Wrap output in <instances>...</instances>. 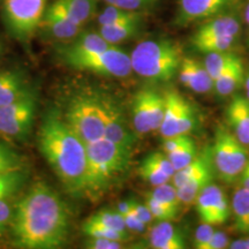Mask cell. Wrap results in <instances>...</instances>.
<instances>
[{
  "label": "cell",
  "instance_id": "obj_1",
  "mask_svg": "<svg viewBox=\"0 0 249 249\" xmlns=\"http://www.w3.org/2000/svg\"><path fill=\"white\" fill-rule=\"evenodd\" d=\"M15 246L27 249H54L66 244L70 213L57 193L44 182L30 187L12 214Z\"/></svg>",
  "mask_w": 249,
  "mask_h": 249
},
{
  "label": "cell",
  "instance_id": "obj_2",
  "mask_svg": "<svg viewBox=\"0 0 249 249\" xmlns=\"http://www.w3.org/2000/svg\"><path fill=\"white\" fill-rule=\"evenodd\" d=\"M38 147L68 192L74 195L86 193L87 145L57 110L45 114Z\"/></svg>",
  "mask_w": 249,
  "mask_h": 249
},
{
  "label": "cell",
  "instance_id": "obj_3",
  "mask_svg": "<svg viewBox=\"0 0 249 249\" xmlns=\"http://www.w3.org/2000/svg\"><path fill=\"white\" fill-rule=\"evenodd\" d=\"M86 193L107 192L129 170L132 149L102 138L87 143Z\"/></svg>",
  "mask_w": 249,
  "mask_h": 249
},
{
  "label": "cell",
  "instance_id": "obj_4",
  "mask_svg": "<svg viewBox=\"0 0 249 249\" xmlns=\"http://www.w3.org/2000/svg\"><path fill=\"white\" fill-rule=\"evenodd\" d=\"M183 59L178 43L167 38L143 40L130 54L132 70L154 82H169L179 73Z\"/></svg>",
  "mask_w": 249,
  "mask_h": 249
},
{
  "label": "cell",
  "instance_id": "obj_5",
  "mask_svg": "<svg viewBox=\"0 0 249 249\" xmlns=\"http://www.w3.org/2000/svg\"><path fill=\"white\" fill-rule=\"evenodd\" d=\"M211 154L218 177L227 183L235 181L241 176L249 160L247 145L242 144L225 126L217 128Z\"/></svg>",
  "mask_w": 249,
  "mask_h": 249
},
{
  "label": "cell",
  "instance_id": "obj_6",
  "mask_svg": "<svg viewBox=\"0 0 249 249\" xmlns=\"http://www.w3.org/2000/svg\"><path fill=\"white\" fill-rule=\"evenodd\" d=\"M64 118L86 144L104 138V113L98 97L73 98Z\"/></svg>",
  "mask_w": 249,
  "mask_h": 249
},
{
  "label": "cell",
  "instance_id": "obj_7",
  "mask_svg": "<svg viewBox=\"0 0 249 249\" xmlns=\"http://www.w3.org/2000/svg\"><path fill=\"white\" fill-rule=\"evenodd\" d=\"M61 60L71 68L91 71L99 75L124 77L132 73L130 55L112 45L107 50L80 55H60Z\"/></svg>",
  "mask_w": 249,
  "mask_h": 249
},
{
  "label": "cell",
  "instance_id": "obj_8",
  "mask_svg": "<svg viewBox=\"0 0 249 249\" xmlns=\"http://www.w3.org/2000/svg\"><path fill=\"white\" fill-rule=\"evenodd\" d=\"M48 0H2V15L11 35L28 40L42 22Z\"/></svg>",
  "mask_w": 249,
  "mask_h": 249
},
{
  "label": "cell",
  "instance_id": "obj_9",
  "mask_svg": "<svg viewBox=\"0 0 249 249\" xmlns=\"http://www.w3.org/2000/svg\"><path fill=\"white\" fill-rule=\"evenodd\" d=\"M36 110L37 102L34 93L0 107V136L13 140L27 138L33 127Z\"/></svg>",
  "mask_w": 249,
  "mask_h": 249
},
{
  "label": "cell",
  "instance_id": "obj_10",
  "mask_svg": "<svg viewBox=\"0 0 249 249\" xmlns=\"http://www.w3.org/2000/svg\"><path fill=\"white\" fill-rule=\"evenodd\" d=\"M165 97L154 90H141L133 102V127L139 134L160 130L164 116Z\"/></svg>",
  "mask_w": 249,
  "mask_h": 249
},
{
  "label": "cell",
  "instance_id": "obj_11",
  "mask_svg": "<svg viewBox=\"0 0 249 249\" xmlns=\"http://www.w3.org/2000/svg\"><path fill=\"white\" fill-rule=\"evenodd\" d=\"M201 223L213 226L226 223L230 216L229 202L220 187L209 183L202 189L195 201Z\"/></svg>",
  "mask_w": 249,
  "mask_h": 249
},
{
  "label": "cell",
  "instance_id": "obj_12",
  "mask_svg": "<svg viewBox=\"0 0 249 249\" xmlns=\"http://www.w3.org/2000/svg\"><path fill=\"white\" fill-rule=\"evenodd\" d=\"M236 0H179L176 24H188L220 15L231 8Z\"/></svg>",
  "mask_w": 249,
  "mask_h": 249
},
{
  "label": "cell",
  "instance_id": "obj_13",
  "mask_svg": "<svg viewBox=\"0 0 249 249\" xmlns=\"http://www.w3.org/2000/svg\"><path fill=\"white\" fill-rule=\"evenodd\" d=\"M39 28L58 40H74L82 29V27L71 18L60 0H54L46 9Z\"/></svg>",
  "mask_w": 249,
  "mask_h": 249
},
{
  "label": "cell",
  "instance_id": "obj_14",
  "mask_svg": "<svg viewBox=\"0 0 249 249\" xmlns=\"http://www.w3.org/2000/svg\"><path fill=\"white\" fill-rule=\"evenodd\" d=\"M98 99L104 113V138L132 149L135 144V135L119 107L107 97H98Z\"/></svg>",
  "mask_w": 249,
  "mask_h": 249
},
{
  "label": "cell",
  "instance_id": "obj_15",
  "mask_svg": "<svg viewBox=\"0 0 249 249\" xmlns=\"http://www.w3.org/2000/svg\"><path fill=\"white\" fill-rule=\"evenodd\" d=\"M179 79L186 88L197 93H207L213 90V80L204 64L193 58L183 57L179 68Z\"/></svg>",
  "mask_w": 249,
  "mask_h": 249
},
{
  "label": "cell",
  "instance_id": "obj_16",
  "mask_svg": "<svg viewBox=\"0 0 249 249\" xmlns=\"http://www.w3.org/2000/svg\"><path fill=\"white\" fill-rule=\"evenodd\" d=\"M241 31V26L239 20L232 15H217L210 21L202 24L196 30L195 35L191 40H198L213 37L224 36H239Z\"/></svg>",
  "mask_w": 249,
  "mask_h": 249
},
{
  "label": "cell",
  "instance_id": "obj_17",
  "mask_svg": "<svg viewBox=\"0 0 249 249\" xmlns=\"http://www.w3.org/2000/svg\"><path fill=\"white\" fill-rule=\"evenodd\" d=\"M227 120L239 141L249 147V101L247 97L235 96L232 99L227 108Z\"/></svg>",
  "mask_w": 249,
  "mask_h": 249
},
{
  "label": "cell",
  "instance_id": "obj_18",
  "mask_svg": "<svg viewBox=\"0 0 249 249\" xmlns=\"http://www.w3.org/2000/svg\"><path fill=\"white\" fill-rule=\"evenodd\" d=\"M30 91L27 81L18 71H0V107L20 101Z\"/></svg>",
  "mask_w": 249,
  "mask_h": 249
},
{
  "label": "cell",
  "instance_id": "obj_19",
  "mask_svg": "<svg viewBox=\"0 0 249 249\" xmlns=\"http://www.w3.org/2000/svg\"><path fill=\"white\" fill-rule=\"evenodd\" d=\"M164 97L165 108L163 120H161L160 127V133L161 138L167 139L179 134V118L185 98L178 91H174V90L165 92Z\"/></svg>",
  "mask_w": 249,
  "mask_h": 249
},
{
  "label": "cell",
  "instance_id": "obj_20",
  "mask_svg": "<svg viewBox=\"0 0 249 249\" xmlns=\"http://www.w3.org/2000/svg\"><path fill=\"white\" fill-rule=\"evenodd\" d=\"M150 245L156 249H183L186 248V240L171 222L163 220L151 229Z\"/></svg>",
  "mask_w": 249,
  "mask_h": 249
},
{
  "label": "cell",
  "instance_id": "obj_21",
  "mask_svg": "<svg viewBox=\"0 0 249 249\" xmlns=\"http://www.w3.org/2000/svg\"><path fill=\"white\" fill-rule=\"evenodd\" d=\"M245 82V68L242 59L239 57L214 80L213 89L220 97L232 95Z\"/></svg>",
  "mask_w": 249,
  "mask_h": 249
},
{
  "label": "cell",
  "instance_id": "obj_22",
  "mask_svg": "<svg viewBox=\"0 0 249 249\" xmlns=\"http://www.w3.org/2000/svg\"><path fill=\"white\" fill-rule=\"evenodd\" d=\"M112 46L99 33H81L71 44L59 50L60 55H80L99 52Z\"/></svg>",
  "mask_w": 249,
  "mask_h": 249
},
{
  "label": "cell",
  "instance_id": "obj_23",
  "mask_svg": "<svg viewBox=\"0 0 249 249\" xmlns=\"http://www.w3.org/2000/svg\"><path fill=\"white\" fill-rule=\"evenodd\" d=\"M141 24L142 15H140V17L130 18V20L124 21V22L110 24V26H101L98 33L107 43H110L111 45H116L118 43L124 42V40L138 35Z\"/></svg>",
  "mask_w": 249,
  "mask_h": 249
},
{
  "label": "cell",
  "instance_id": "obj_24",
  "mask_svg": "<svg viewBox=\"0 0 249 249\" xmlns=\"http://www.w3.org/2000/svg\"><path fill=\"white\" fill-rule=\"evenodd\" d=\"M232 211L235 231L249 235V191L244 186L239 187L233 195Z\"/></svg>",
  "mask_w": 249,
  "mask_h": 249
},
{
  "label": "cell",
  "instance_id": "obj_25",
  "mask_svg": "<svg viewBox=\"0 0 249 249\" xmlns=\"http://www.w3.org/2000/svg\"><path fill=\"white\" fill-rule=\"evenodd\" d=\"M211 179H213V171H211V166H209L202 171L201 173H198L197 176L189 179L181 187L177 188L181 204L191 205L195 203L198 194L205 186L209 185Z\"/></svg>",
  "mask_w": 249,
  "mask_h": 249
},
{
  "label": "cell",
  "instance_id": "obj_26",
  "mask_svg": "<svg viewBox=\"0 0 249 249\" xmlns=\"http://www.w3.org/2000/svg\"><path fill=\"white\" fill-rule=\"evenodd\" d=\"M68 14L81 27L97 12L98 0H60Z\"/></svg>",
  "mask_w": 249,
  "mask_h": 249
},
{
  "label": "cell",
  "instance_id": "obj_27",
  "mask_svg": "<svg viewBox=\"0 0 249 249\" xmlns=\"http://www.w3.org/2000/svg\"><path fill=\"white\" fill-rule=\"evenodd\" d=\"M239 36H224L213 37V38H205L198 40H191L192 45L201 53H213V52L231 51L235 45Z\"/></svg>",
  "mask_w": 249,
  "mask_h": 249
},
{
  "label": "cell",
  "instance_id": "obj_28",
  "mask_svg": "<svg viewBox=\"0 0 249 249\" xmlns=\"http://www.w3.org/2000/svg\"><path fill=\"white\" fill-rule=\"evenodd\" d=\"M238 58L239 55H236L231 51L213 52V53H208L207 57H205L204 66L214 82V80Z\"/></svg>",
  "mask_w": 249,
  "mask_h": 249
},
{
  "label": "cell",
  "instance_id": "obj_29",
  "mask_svg": "<svg viewBox=\"0 0 249 249\" xmlns=\"http://www.w3.org/2000/svg\"><path fill=\"white\" fill-rule=\"evenodd\" d=\"M209 166H211L210 160L207 155L196 156L195 160L191 161L188 165H186L182 169L176 171V173H174V176L171 180H172L173 185L176 186L177 188H179V187H181L183 183L188 181L189 179L197 176L198 173H201L202 171Z\"/></svg>",
  "mask_w": 249,
  "mask_h": 249
},
{
  "label": "cell",
  "instance_id": "obj_30",
  "mask_svg": "<svg viewBox=\"0 0 249 249\" xmlns=\"http://www.w3.org/2000/svg\"><path fill=\"white\" fill-rule=\"evenodd\" d=\"M140 15H142V13H140V12L126 11V9L119 8L117 7V6L108 5L98 14L97 22L99 24V27L110 26V24H116L119 22H124V21L130 20V18L140 17Z\"/></svg>",
  "mask_w": 249,
  "mask_h": 249
},
{
  "label": "cell",
  "instance_id": "obj_31",
  "mask_svg": "<svg viewBox=\"0 0 249 249\" xmlns=\"http://www.w3.org/2000/svg\"><path fill=\"white\" fill-rule=\"evenodd\" d=\"M82 231L89 238H107L118 241H126L128 239V234H126V233L114 231L110 227L103 225V224L98 222H95V220L89 219V218L82 225Z\"/></svg>",
  "mask_w": 249,
  "mask_h": 249
},
{
  "label": "cell",
  "instance_id": "obj_32",
  "mask_svg": "<svg viewBox=\"0 0 249 249\" xmlns=\"http://www.w3.org/2000/svg\"><path fill=\"white\" fill-rule=\"evenodd\" d=\"M27 176L24 171L0 173V198H7L22 187Z\"/></svg>",
  "mask_w": 249,
  "mask_h": 249
},
{
  "label": "cell",
  "instance_id": "obj_33",
  "mask_svg": "<svg viewBox=\"0 0 249 249\" xmlns=\"http://www.w3.org/2000/svg\"><path fill=\"white\" fill-rule=\"evenodd\" d=\"M148 196L155 198V200L161 202V203L169 205L176 210H180V202L178 189L174 185H170L169 182L163 183V185L156 186L150 193H148Z\"/></svg>",
  "mask_w": 249,
  "mask_h": 249
},
{
  "label": "cell",
  "instance_id": "obj_34",
  "mask_svg": "<svg viewBox=\"0 0 249 249\" xmlns=\"http://www.w3.org/2000/svg\"><path fill=\"white\" fill-rule=\"evenodd\" d=\"M166 155L169 156L174 169H176V171H178L195 160V157L197 156V148H196L194 140L191 139L182 147H180L177 150Z\"/></svg>",
  "mask_w": 249,
  "mask_h": 249
},
{
  "label": "cell",
  "instance_id": "obj_35",
  "mask_svg": "<svg viewBox=\"0 0 249 249\" xmlns=\"http://www.w3.org/2000/svg\"><path fill=\"white\" fill-rule=\"evenodd\" d=\"M89 219L101 223L103 225L114 230V231L128 234L124 217L117 210H99L91 214Z\"/></svg>",
  "mask_w": 249,
  "mask_h": 249
},
{
  "label": "cell",
  "instance_id": "obj_36",
  "mask_svg": "<svg viewBox=\"0 0 249 249\" xmlns=\"http://www.w3.org/2000/svg\"><path fill=\"white\" fill-rule=\"evenodd\" d=\"M23 171L21 157L7 145L0 143V173Z\"/></svg>",
  "mask_w": 249,
  "mask_h": 249
},
{
  "label": "cell",
  "instance_id": "obj_37",
  "mask_svg": "<svg viewBox=\"0 0 249 249\" xmlns=\"http://www.w3.org/2000/svg\"><path fill=\"white\" fill-rule=\"evenodd\" d=\"M145 204H147L149 210H150L154 219L160 220V222H163V220H169V222H171V220H174L177 216H178V210L173 209V208L161 203V202L155 200V198H152L148 195L145 197Z\"/></svg>",
  "mask_w": 249,
  "mask_h": 249
},
{
  "label": "cell",
  "instance_id": "obj_38",
  "mask_svg": "<svg viewBox=\"0 0 249 249\" xmlns=\"http://www.w3.org/2000/svg\"><path fill=\"white\" fill-rule=\"evenodd\" d=\"M140 174H141L142 179L152 187L163 185V183L171 181V178L169 176H166L164 172H161L160 170H158L157 167L150 163H148L144 160H143L141 167H140Z\"/></svg>",
  "mask_w": 249,
  "mask_h": 249
},
{
  "label": "cell",
  "instance_id": "obj_39",
  "mask_svg": "<svg viewBox=\"0 0 249 249\" xmlns=\"http://www.w3.org/2000/svg\"><path fill=\"white\" fill-rule=\"evenodd\" d=\"M107 5H113L126 11L140 12L148 11L157 4L158 0H104Z\"/></svg>",
  "mask_w": 249,
  "mask_h": 249
},
{
  "label": "cell",
  "instance_id": "obj_40",
  "mask_svg": "<svg viewBox=\"0 0 249 249\" xmlns=\"http://www.w3.org/2000/svg\"><path fill=\"white\" fill-rule=\"evenodd\" d=\"M144 160L154 165L158 170H160L161 172L169 176L171 179H172L174 173H176V169H174L172 163H171L169 156L165 154V152L164 154L163 152H152V154L144 158Z\"/></svg>",
  "mask_w": 249,
  "mask_h": 249
},
{
  "label": "cell",
  "instance_id": "obj_41",
  "mask_svg": "<svg viewBox=\"0 0 249 249\" xmlns=\"http://www.w3.org/2000/svg\"><path fill=\"white\" fill-rule=\"evenodd\" d=\"M195 126V114L193 111L192 105L188 102H183L181 112H180V118H179V134H187L192 132V129Z\"/></svg>",
  "mask_w": 249,
  "mask_h": 249
},
{
  "label": "cell",
  "instance_id": "obj_42",
  "mask_svg": "<svg viewBox=\"0 0 249 249\" xmlns=\"http://www.w3.org/2000/svg\"><path fill=\"white\" fill-rule=\"evenodd\" d=\"M214 233V229L210 224L201 223L198 229L196 230L194 247L196 249H207V246L209 244L211 238Z\"/></svg>",
  "mask_w": 249,
  "mask_h": 249
},
{
  "label": "cell",
  "instance_id": "obj_43",
  "mask_svg": "<svg viewBox=\"0 0 249 249\" xmlns=\"http://www.w3.org/2000/svg\"><path fill=\"white\" fill-rule=\"evenodd\" d=\"M86 248L90 249H120L123 248V241L113 240L107 238H89L86 241Z\"/></svg>",
  "mask_w": 249,
  "mask_h": 249
},
{
  "label": "cell",
  "instance_id": "obj_44",
  "mask_svg": "<svg viewBox=\"0 0 249 249\" xmlns=\"http://www.w3.org/2000/svg\"><path fill=\"white\" fill-rule=\"evenodd\" d=\"M192 138H189V135L187 134H178V135L171 136V138L163 139V150L165 154H170L177 149L182 147L183 144H186Z\"/></svg>",
  "mask_w": 249,
  "mask_h": 249
},
{
  "label": "cell",
  "instance_id": "obj_45",
  "mask_svg": "<svg viewBox=\"0 0 249 249\" xmlns=\"http://www.w3.org/2000/svg\"><path fill=\"white\" fill-rule=\"evenodd\" d=\"M124 224H126V227L132 232H136V233H141L145 230V224L142 222L140 218L134 213V211H130L128 214L124 217Z\"/></svg>",
  "mask_w": 249,
  "mask_h": 249
},
{
  "label": "cell",
  "instance_id": "obj_46",
  "mask_svg": "<svg viewBox=\"0 0 249 249\" xmlns=\"http://www.w3.org/2000/svg\"><path fill=\"white\" fill-rule=\"evenodd\" d=\"M229 236L225 232L214 231L213 238L207 246V249H224L229 247Z\"/></svg>",
  "mask_w": 249,
  "mask_h": 249
},
{
  "label": "cell",
  "instance_id": "obj_47",
  "mask_svg": "<svg viewBox=\"0 0 249 249\" xmlns=\"http://www.w3.org/2000/svg\"><path fill=\"white\" fill-rule=\"evenodd\" d=\"M12 214H13V211L9 204L5 201V198H0V235L2 234L6 225L12 219Z\"/></svg>",
  "mask_w": 249,
  "mask_h": 249
},
{
  "label": "cell",
  "instance_id": "obj_48",
  "mask_svg": "<svg viewBox=\"0 0 249 249\" xmlns=\"http://www.w3.org/2000/svg\"><path fill=\"white\" fill-rule=\"evenodd\" d=\"M133 211L134 213H135L136 216H138L140 219L145 224V225L150 224L152 222V219H154L150 210H149V208L147 207V204L145 203L141 204V203H138V202H134Z\"/></svg>",
  "mask_w": 249,
  "mask_h": 249
},
{
  "label": "cell",
  "instance_id": "obj_49",
  "mask_svg": "<svg viewBox=\"0 0 249 249\" xmlns=\"http://www.w3.org/2000/svg\"><path fill=\"white\" fill-rule=\"evenodd\" d=\"M134 202H135V201H133V200L120 202V203H118L116 210L121 214V216L124 217V216H126V214H128L130 211H133Z\"/></svg>",
  "mask_w": 249,
  "mask_h": 249
},
{
  "label": "cell",
  "instance_id": "obj_50",
  "mask_svg": "<svg viewBox=\"0 0 249 249\" xmlns=\"http://www.w3.org/2000/svg\"><path fill=\"white\" fill-rule=\"evenodd\" d=\"M231 249H249V236L245 239H239L233 242H230L229 247Z\"/></svg>",
  "mask_w": 249,
  "mask_h": 249
},
{
  "label": "cell",
  "instance_id": "obj_51",
  "mask_svg": "<svg viewBox=\"0 0 249 249\" xmlns=\"http://www.w3.org/2000/svg\"><path fill=\"white\" fill-rule=\"evenodd\" d=\"M240 180H241L242 186L249 191V160L247 161V164H246L244 171H242V173L240 176Z\"/></svg>",
  "mask_w": 249,
  "mask_h": 249
},
{
  "label": "cell",
  "instance_id": "obj_52",
  "mask_svg": "<svg viewBox=\"0 0 249 249\" xmlns=\"http://www.w3.org/2000/svg\"><path fill=\"white\" fill-rule=\"evenodd\" d=\"M245 89H246V97L249 101V74L245 76Z\"/></svg>",
  "mask_w": 249,
  "mask_h": 249
},
{
  "label": "cell",
  "instance_id": "obj_53",
  "mask_svg": "<svg viewBox=\"0 0 249 249\" xmlns=\"http://www.w3.org/2000/svg\"><path fill=\"white\" fill-rule=\"evenodd\" d=\"M245 20L247 24H249V2L246 6V9H245Z\"/></svg>",
  "mask_w": 249,
  "mask_h": 249
},
{
  "label": "cell",
  "instance_id": "obj_54",
  "mask_svg": "<svg viewBox=\"0 0 249 249\" xmlns=\"http://www.w3.org/2000/svg\"><path fill=\"white\" fill-rule=\"evenodd\" d=\"M0 53H1V43H0Z\"/></svg>",
  "mask_w": 249,
  "mask_h": 249
}]
</instances>
